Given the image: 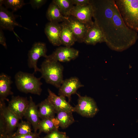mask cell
I'll use <instances>...</instances> for the list:
<instances>
[{
	"instance_id": "obj_2",
	"label": "cell",
	"mask_w": 138,
	"mask_h": 138,
	"mask_svg": "<svg viewBox=\"0 0 138 138\" xmlns=\"http://www.w3.org/2000/svg\"><path fill=\"white\" fill-rule=\"evenodd\" d=\"M95 23L103 32L107 44L110 38L113 18L115 5L114 0H92Z\"/></svg>"
},
{
	"instance_id": "obj_20",
	"label": "cell",
	"mask_w": 138,
	"mask_h": 138,
	"mask_svg": "<svg viewBox=\"0 0 138 138\" xmlns=\"http://www.w3.org/2000/svg\"><path fill=\"white\" fill-rule=\"evenodd\" d=\"M12 83L11 77L4 73L0 75V100H8L7 97L12 95L11 85Z\"/></svg>"
},
{
	"instance_id": "obj_17",
	"label": "cell",
	"mask_w": 138,
	"mask_h": 138,
	"mask_svg": "<svg viewBox=\"0 0 138 138\" xmlns=\"http://www.w3.org/2000/svg\"><path fill=\"white\" fill-rule=\"evenodd\" d=\"M105 42L103 32L94 21L88 31L84 42L87 44L94 45L98 43Z\"/></svg>"
},
{
	"instance_id": "obj_28",
	"label": "cell",
	"mask_w": 138,
	"mask_h": 138,
	"mask_svg": "<svg viewBox=\"0 0 138 138\" xmlns=\"http://www.w3.org/2000/svg\"><path fill=\"white\" fill-rule=\"evenodd\" d=\"M66 136L65 132H60L57 130L48 134L43 138H63Z\"/></svg>"
},
{
	"instance_id": "obj_33",
	"label": "cell",
	"mask_w": 138,
	"mask_h": 138,
	"mask_svg": "<svg viewBox=\"0 0 138 138\" xmlns=\"http://www.w3.org/2000/svg\"><path fill=\"white\" fill-rule=\"evenodd\" d=\"M63 138H69L68 137H67L66 136L64 137Z\"/></svg>"
},
{
	"instance_id": "obj_19",
	"label": "cell",
	"mask_w": 138,
	"mask_h": 138,
	"mask_svg": "<svg viewBox=\"0 0 138 138\" xmlns=\"http://www.w3.org/2000/svg\"><path fill=\"white\" fill-rule=\"evenodd\" d=\"M61 27L60 40L62 43L65 47H71L76 40L72 30L65 22L60 24Z\"/></svg>"
},
{
	"instance_id": "obj_13",
	"label": "cell",
	"mask_w": 138,
	"mask_h": 138,
	"mask_svg": "<svg viewBox=\"0 0 138 138\" xmlns=\"http://www.w3.org/2000/svg\"><path fill=\"white\" fill-rule=\"evenodd\" d=\"M29 104V101L26 98L19 96H13L7 107L20 119H21L24 117Z\"/></svg>"
},
{
	"instance_id": "obj_32",
	"label": "cell",
	"mask_w": 138,
	"mask_h": 138,
	"mask_svg": "<svg viewBox=\"0 0 138 138\" xmlns=\"http://www.w3.org/2000/svg\"><path fill=\"white\" fill-rule=\"evenodd\" d=\"M2 30H0V44L3 45L6 49L7 48L5 38L4 35Z\"/></svg>"
},
{
	"instance_id": "obj_14",
	"label": "cell",
	"mask_w": 138,
	"mask_h": 138,
	"mask_svg": "<svg viewBox=\"0 0 138 138\" xmlns=\"http://www.w3.org/2000/svg\"><path fill=\"white\" fill-rule=\"evenodd\" d=\"M48 90L49 95L47 98L52 105L56 112L60 111L72 113L75 112L74 107L66 100L65 97L57 95L49 89Z\"/></svg>"
},
{
	"instance_id": "obj_24",
	"label": "cell",
	"mask_w": 138,
	"mask_h": 138,
	"mask_svg": "<svg viewBox=\"0 0 138 138\" xmlns=\"http://www.w3.org/2000/svg\"><path fill=\"white\" fill-rule=\"evenodd\" d=\"M52 2L57 5L64 17L67 18L71 15V11L74 6L71 0H53Z\"/></svg>"
},
{
	"instance_id": "obj_15",
	"label": "cell",
	"mask_w": 138,
	"mask_h": 138,
	"mask_svg": "<svg viewBox=\"0 0 138 138\" xmlns=\"http://www.w3.org/2000/svg\"><path fill=\"white\" fill-rule=\"evenodd\" d=\"M16 26L22 27L16 21L12 12L2 6H0V27L3 30L13 31Z\"/></svg>"
},
{
	"instance_id": "obj_27",
	"label": "cell",
	"mask_w": 138,
	"mask_h": 138,
	"mask_svg": "<svg viewBox=\"0 0 138 138\" xmlns=\"http://www.w3.org/2000/svg\"><path fill=\"white\" fill-rule=\"evenodd\" d=\"M31 124L28 121H22L19 123L16 131L12 135L13 136L30 134L32 133Z\"/></svg>"
},
{
	"instance_id": "obj_26",
	"label": "cell",
	"mask_w": 138,
	"mask_h": 138,
	"mask_svg": "<svg viewBox=\"0 0 138 138\" xmlns=\"http://www.w3.org/2000/svg\"><path fill=\"white\" fill-rule=\"evenodd\" d=\"M5 5L7 9L10 8L16 11L21 8L26 4L23 0H1L0 6Z\"/></svg>"
},
{
	"instance_id": "obj_9",
	"label": "cell",
	"mask_w": 138,
	"mask_h": 138,
	"mask_svg": "<svg viewBox=\"0 0 138 138\" xmlns=\"http://www.w3.org/2000/svg\"><path fill=\"white\" fill-rule=\"evenodd\" d=\"M79 51L71 47H60L52 54L48 55L45 60L52 61L67 62L75 59L78 56Z\"/></svg>"
},
{
	"instance_id": "obj_29",
	"label": "cell",
	"mask_w": 138,
	"mask_h": 138,
	"mask_svg": "<svg viewBox=\"0 0 138 138\" xmlns=\"http://www.w3.org/2000/svg\"><path fill=\"white\" fill-rule=\"evenodd\" d=\"M47 1L46 0H31L29 4L34 9H38L44 5Z\"/></svg>"
},
{
	"instance_id": "obj_7",
	"label": "cell",
	"mask_w": 138,
	"mask_h": 138,
	"mask_svg": "<svg viewBox=\"0 0 138 138\" xmlns=\"http://www.w3.org/2000/svg\"><path fill=\"white\" fill-rule=\"evenodd\" d=\"M64 21L72 30L76 41L84 42L87 33L91 25L83 22L71 15L67 17Z\"/></svg>"
},
{
	"instance_id": "obj_4",
	"label": "cell",
	"mask_w": 138,
	"mask_h": 138,
	"mask_svg": "<svg viewBox=\"0 0 138 138\" xmlns=\"http://www.w3.org/2000/svg\"><path fill=\"white\" fill-rule=\"evenodd\" d=\"M63 69V66L59 62L45 59L41 65L39 72L41 77L47 83L59 88L64 80Z\"/></svg>"
},
{
	"instance_id": "obj_30",
	"label": "cell",
	"mask_w": 138,
	"mask_h": 138,
	"mask_svg": "<svg viewBox=\"0 0 138 138\" xmlns=\"http://www.w3.org/2000/svg\"><path fill=\"white\" fill-rule=\"evenodd\" d=\"M12 135L9 136V138H38L39 137V134L35 132H32L29 134L15 136H13Z\"/></svg>"
},
{
	"instance_id": "obj_11",
	"label": "cell",
	"mask_w": 138,
	"mask_h": 138,
	"mask_svg": "<svg viewBox=\"0 0 138 138\" xmlns=\"http://www.w3.org/2000/svg\"><path fill=\"white\" fill-rule=\"evenodd\" d=\"M83 86L84 85L77 77H72L63 80L59 88L58 95L65 97H67L69 102L71 100V96L76 94L77 90Z\"/></svg>"
},
{
	"instance_id": "obj_18",
	"label": "cell",
	"mask_w": 138,
	"mask_h": 138,
	"mask_svg": "<svg viewBox=\"0 0 138 138\" xmlns=\"http://www.w3.org/2000/svg\"><path fill=\"white\" fill-rule=\"evenodd\" d=\"M29 101V105L24 117L32 125L34 132H36L41 121L38 110L31 96L30 97Z\"/></svg>"
},
{
	"instance_id": "obj_10",
	"label": "cell",
	"mask_w": 138,
	"mask_h": 138,
	"mask_svg": "<svg viewBox=\"0 0 138 138\" xmlns=\"http://www.w3.org/2000/svg\"><path fill=\"white\" fill-rule=\"evenodd\" d=\"M0 116L5 124L6 132L8 136L18 127L20 119L6 107L4 100H0Z\"/></svg>"
},
{
	"instance_id": "obj_12",
	"label": "cell",
	"mask_w": 138,
	"mask_h": 138,
	"mask_svg": "<svg viewBox=\"0 0 138 138\" xmlns=\"http://www.w3.org/2000/svg\"><path fill=\"white\" fill-rule=\"evenodd\" d=\"M93 13V7L90 0V3L86 5L74 6L71 11L70 15L83 22L91 25L94 22L92 20Z\"/></svg>"
},
{
	"instance_id": "obj_22",
	"label": "cell",
	"mask_w": 138,
	"mask_h": 138,
	"mask_svg": "<svg viewBox=\"0 0 138 138\" xmlns=\"http://www.w3.org/2000/svg\"><path fill=\"white\" fill-rule=\"evenodd\" d=\"M46 16L50 22L59 23L65 21L66 18L63 15L57 5L53 2L48 7Z\"/></svg>"
},
{
	"instance_id": "obj_16",
	"label": "cell",
	"mask_w": 138,
	"mask_h": 138,
	"mask_svg": "<svg viewBox=\"0 0 138 138\" xmlns=\"http://www.w3.org/2000/svg\"><path fill=\"white\" fill-rule=\"evenodd\" d=\"M44 31L49 41L54 46H59L62 44L60 24L50 21L46 24Z\"/></svg>"
},
{
	"instance_id": "obj_3",
	"label": "cell",
	"mask_w": 138,
	"mask_h": 138,
	"mask_svg": "<svg viewBox=\"0 0 138 138\" xmlns=\"http://www.w3.org/2000/svg\"><path fill=\"white\" fill-rule=\"evenodd\" d=\"M121 17L130 29L138 32V0H114Z\"/></svg>"
},
{
	"instance_id": "obj_31",
	"label": "cell",
	"mask_w": 138,
	"mask_h": 138,
	"mask_svg": "<svg viewBox=\"0 0 138 138\" xmlns=\"http://www.w3.org/2000/svg\"><path fill=\"white\" fill-rule=\"evenodd\" d=\"M72 3L75 6H83L90 3L89 0H71Z\"/></svg>"
},
{
	"instance_id": "obj_8",
	"label": "cell",
	"mask_w": 138,
	"mask_h": 138,
	"mask_svg": "<svg viewBox=\"0 0 138 138\" xmlns=\"http://www.w3.org/2000/svg\"><path fill=\"white\" fill-rule=\"evenodd\" d=\"M47 48L45 44L39 42L34 43L28 53V65L30 68L34 69V72H40V68L37 66L39 59L41 57L46 58Z\"/></svg>"
},
{
	"instance_id": "obj_23",
	"label": "cell",
	"mask_w": 138,
	"mask_h": 138,
	"mask_svg": "<svg viewBox=\"0 0 138 138\" xmlns=\"http://www.w3.org/2000/svg\"><path fill=\"white\" fill-rule=\"evenodd\" d=\"M56 113V118L59 121V126L62 129L67 128L75 121L72 112L60 111Z\"/></svg>"
},
{
	"instance_id": "obj_6",
	"label": "cell",
	"mask_w": 138,
	"mask_h": 138,
	"mask_svg": "<svg viewBox=\"0 0 138 138\" xmlns=\"http://www.w3.org/2000/svg\"><path fill=\"white\" fill-rule=\"evenodd\" d=\"M78 96V103L74 107L75 112L86 117H93L99 110L94 100L86 96H82L77 93Z\"/></svg>"
},
{
	"instance_id": "obj_21",
	"label": "cell",
	"mask_w": 138,
	"mask_h": 138,
	"mask_svg": "<svg viewBox=\"0 0 138 138\" xmlns=\"http://www.w3.org/2000/svg\"><path fill=\"white\" fill-rule=\"evenodd\" d=\"M38 111L40 118L51 119L55 117L56 111L47 98L38 104Z\"/></svg>"
},
{
	"instance_id": "obj_5",
	"label": "cell",
	"mask_w": 138,
	"mask_h": 138,
	"mask_svg": "<svg viewBox=\"0 0 138 138\" xmlns=\"http://www.w3.org/2000/svg\"><path fill=\"white\" fill-rule=\"evenodd\" d=\"M42 78H37L33 74L20 71L15 74V83L18 89L26 93L40 95L42 91Z\"/></svg>"
},
{
	"instance_id": "obj_1",
	"label": "cell",
	"mask_w": 138,
	"mask_h": 138,
	"mask_svg": "<svg viewBox=\"0 0 138 138\" xmlns=\"http://www.w3.org/2000/svg\"><path fill=\"white\" fill-rule=\"evenodd\" d=\"M138 38L137 32L124 22L115 4L110 40L107 45L112 50L121 51L134 44Z\"/></svg>"
},
{
	"instance_id": "obj_25",
	"label": "cell",
	"mask_w": 138,
	"mask_h": 138,
	"mask_svg": "<svg viewBox=\"0 0 138 138\" xmlns=\"http://www.w3.org/2000/svg\"><path fill=\"white\" fill-rule=\"evenodd\" d=\"M38 130L40 134L42 132L48 134L58 129L55 126L51 119H44L41 120Z\"/></svg>"
}]
</instances>
